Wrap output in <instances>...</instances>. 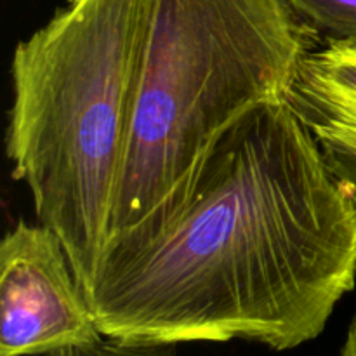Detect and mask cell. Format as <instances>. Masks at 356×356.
I'll return each instance as SVG.
<instances>
[{"instance_id":"obj_1","label":"cell","mask_w":356,"mask_h":356,"mask_svg":"<svg viewBox=\"0 0 356 356\" xmlns=\"http://www.w3.org/2000/svg\"><path fill=\"white\" fill-rule=\"evenodd\" d=\"M356 282V204L287 99L216 145L190 198L153 238L110 250L86 298L125 343L316 339Z\"/></svg>"},{"instance_id":"obj_2","label":"cell","mask_w":356,"mask_h":356,"mask_svg":"<svg viewBox=\"0 0 356 356\" xmlns=\"http://www.w3.org/2000/svg\"><path fill=\"white\" fill-rule=\"evenodd\" d=\"M155 0H68L13 54L6 153L83 294L108 247Z\"/></svg>"},{"instance_id":"obj_3","label":"cell","mask_w":356,"mask_h":356,"mask_svg":"<svg viewBox=\"0 0 356 356\" xmlns=\"http://www.w3.org/2000/svg\"><path fill=\"white\" fill-rule=\"evenodd\" d=\"M318 45L285 0H155L104 254L162 232L222 136L287 99Z\"/></svg>"},{"instance_id":"obj_4","label":"cell","mask_w":356,"mask_h":356,"mask_svg":"<svg viewBox=\"0 0 356 356\" xmlns=\"http://www.w3.org/2000/svg\"><path fill=\"white\" fill-rule=\"evenodd\" d=\"M103 337L61 238L17 221L0 243V356H47Z\"/></svg>"},{"instance_id":"obj_5","label":"cell","mask_w":356,"mask_h":356,"mask_svg":"<svg viewBox=\"0 0 356 356\" xmlns=\"http://www.w3.org/2000/svg\"><path fill=\"white\" fill-rule=\"evenodd\" d=\"M287 101L308 129L356 131V42L313 49L299 66Z\"/></svg>"},{"instance_id":"obj_6","label":"cell","mask_w":356,"mask_h":356,"mask_svg":"<svg viewBox=\"0 0 356 356\" xmlns=\"http://www.w3.org/2000/svg\"><path fill=\"white\" fill-rule=\"evenodd\" d=\"M320 44L356 42V0H285Z\"/></svg>"},{"instance_id":"obj_7","label":"cell","mask_w":356,"mask_h":356,"mask_svg":"<svg viewBox=\"0 0 356 356\" xmlns=\"http://www.w3.org/2000/svg\"><path fill=\"white\" fill-rule=\"evenodd\" d=\"M334 176L341 181L356 204V131L341 127L309 129Z\"/></svg>"},{"instance_id":"obj_8","label":"cell","mask_w":356,"mask_h":356,"mask_svg":"<svg viewBox=\"0 0 356 356\" xmlns=\"http://www.w3.org/2000/svg\"><path fill=\"white\" fill-rule=\"evenodd\" d=\"M47 356H177V344L125 343L103 337L97 343L66 348Z\"/></svg>"},{"instance_id":"obj_9","label":"cell","mask_w":356,"mask_h":356,"mask_svg":"<svg viewBox=\"0 0 356 356\" xmlns=\"http://www.w3.org/2000/svg\"><path fill=\"white\" fill-rule=\"evenodd\" d=\"M341 356H356V313L353 322H351L350 325V330H348V336L346 341H344L343 353H341Z\"/></svg>"}]
</instances>
